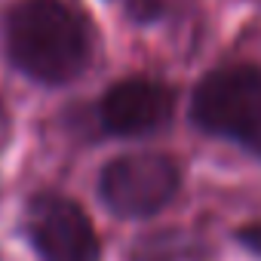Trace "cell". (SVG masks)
Here are the masks:
<instances>
[{"mask_svg":"<svg viewBox=\"0 0 261 261\" xmlns=\"http://www.w3.org/2000/svg\"><path fill=\"white\" fill-rule=\"evenodd\" d=\"M172 111H175V92L151 77H126L114 83L98 101L101 129L123 139L157 133L160 126L169 123Z\"/></svg>","mask_w":261,"mask_h":261,"instance_id":"cell-5","label":"cell"},{"mask_svg":"<svg viewBox=\"0 0 261 261\" xmlns=\"http://www.w3.org/2000/svg\"><path fill=\"white\" fill-rule=\"evenodd\" d=\"M237 237H240V243H243L246 249L261 252V224H246V227L237 230Z\"/></svg>","mask_w":261,"mask_h":261,"instance_id":"cell-7","label":"cell"},{"mask_svg":"<svg viewBox=\"0 0 261 261\" xmlns=\"http://www.w3.org/2000/svg\"><path fill=\"white\" fill-rule=\"evenodd\" d=\"M181 188L178 163L166 154H126L111 160L98 175L105 206L120 218L157 215Z\"/></svg>","mask_w":261,"mask_h":261,"instance_id":"cell-3","label":"cell"},{"mask_svg":"<svg viewBox=\"0 0 261 261\" xmlns=\"http://www.w3.org/2000/svg\"><path fill=\"white\" fill-rule=\"evenodd\" d=\"M25 233L43 261H98L101 243L89 215L71 197L43 191L28 200Z\"/></svg>","mask_w":261,"mask_h":261,"instance_id":"cell-4","label":"cell"},{"mask_svg":"<svg viewBox=\"0 0 261 261\" xmlns=\"http://www.w3.org/2000/svg\"><path fill=\"white\" fill-rule=\"evenodd\" d=\"M4 46L13 68L43 86H65L92 62V31L65 0L10 4L4 13Z\"/></svg>","mask_w":261,"mask_h":261,"instance_id":"cell-1","label":"cell"},{"mask_svg":"<svg viewBox=\"0 0 261 261\" xmlns=\"http://www.w3.org/2000/svg\"><path fill=\"white\" fill-rule=\"evenodd\" d=\"M191 117L203 133L230 139L261 157V68L224 65L209 71L194 89Z\"/></svg>","mask_w":261,"mask_h":261,"instance_id":"cell-2","label":"cell"},{"mask_svg":"<svg viewBox=\"0 0 261 261\" xmlns=\"http://www.w3.org/2000/svg\"><path fill=\"white\" fill-rule=\"evenodd\" d=\"M129 261H212V249L188 227H163L139 237Z\"/></svg>","mask_w":261,"mask_h":261,"instance_id":"cell-6","label":"cell"}]
</instances>
